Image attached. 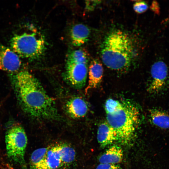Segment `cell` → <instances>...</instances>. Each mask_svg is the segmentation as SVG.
Segmentation results:
<instances>
[{"instance_id":"obj_2","label":"cell","mask_w":169,"mask_h":169,"mask_svg":"<svg viewBox=\"0 0 169 169\" xmlns=\"http://www.w3.org/2000/svg\"><path fill=\"white\" fill-rule=\"evenodd\" d=\"M134 48L131 39L127 33L120 30H113L106 35L101 45L102 61L111 69L125 70L133 61Z\"/></svg>"},{"instance_id":"obj_18","label":"cell","mask_w":169,"mask_h":169,"mask_svg":"<svg viewBox=\"0 0 169 169\" xmlns=\"http://www.w3.org/2000/svg\"><path fill=\"white\" fill-rule=\"evenodd\" d=\"M122 102L112 99H108L105 104V110L106 114L113 113L120 108Z\"/></svg>"},{"instance_id":"obj_15","label":"cell","mask_w":169,"mask_h":169,"mask_svg":"<svg viewBox=\"0 0 169 169\" xmlns=\"http://www.w3.org/2000/svg\"><path fill=\"white\" fill-rule=\"evenodd\" d=\"M49 147L39 148L34 150L30 158L32 169H49L46 162V155Z\"/></svg>"},{"instance_id":"obj_20","label":"cell","mask_w":169,"mask_h":169,"mask_svg":"<svg viewBox=\"0 0 169 169\" xmlns=\"http://www.w3.org/2000/svg\"><path fill=\"white\" fill-rule=\"evenodd\" d=\"M96 169H122L118 164L100 163L97 166Z\"/></svg>"},{"instance_id":"obj_7","label":"cell","mask_w":169,"mask_h":169,"mask_svg":"<svg viewBox=\"0 0 169 169\" xmlns=\"http://www.w3.org/2000/svg\"><path fill=\"white\" fill-rule=\"evenodd\" d=\"M151 80L148 91L154 95L161 94L168 88L169 83L168 69L163 61L158 60L155 62L151 69Z\"/></svg>"},{"instance_id":"obj_14","label":"cell","mask_w":169,"mask_h":169,"mask_svg":"<svg viewBox=\"0 0 169 169\" xmlns=\"http://www.w3.org/2000/svg\"><path fill=\"white\" fill-rule=\"evenodd\" d=\"M151 122L155 126L162 129H169V113L162 110L153 108L149 110Z\"/></svg>"},{"instance_id":"obj_1","label":"cell","mask_w":169,"mask_h":169,"mask_svg":"<svg viewBox=\"0 0 169 169\" xmlns=\"http://www.w3.org/2000/svg\"><path fill=\"white\" fill-rule=\"evenodd\" d=\"M15 80L18 98L28 115L37 119L56 120L60 118L54 100L29 71H19Z\"/></svg>"},{"instance_id":"obj_4","label":"cell","mask_w":169,"mask_h":169,"mask_svg":"<svg viewBox=\"0 0 169 169\" xmlns=\"http://www.w3.org/2000/svg\"><path fill=\"white\" fill-rule=\"evenodd\" d=\"M45 41L36 28L14 35L11 39V49L20 57L34 59L40 57L45 49Z\"/></svg>"},{"instance_id":"obj_12","label":"cell","mask_w":169,"mask_h":169,"mask_svg":"<svg viewBox=\"0 0 169 169\" xmlns=\"http://www.w3.org/2000/svg\"><path fill=\"white\" fill-rule=\"evenodd\" d=\"M123 152L121 147L116 145L110 146L99 157L100 163L118 164L122 161Z\"/></svg>"},{"instance_id":"obj_13","label":"cell","mask_w":169,"mask_h":169,"mask_svg":"<svg viewBox=\"0 0 169 169\" xmlns=\"http://www.w3.org/2000/svg\"><path fill=\"white\" fill-rule=\"evenodd\" d=\"M90 31L86 26L77 24L73 26L70 32L72 43L75 46H80L86 42L89 37Z\"/></svg>"},{"instance_id":"obj_17","label":"cell","mask_w":169,"mask_h":169,"mask_svg":"<svg viewBox=\"0 0 169 169\" xmlns=\"http://www.w3.org/2000/svg\"><path fill=\"white\" fill-rule=\"evenodd\" d=\"M60 153L62 165L72 163L75 159L76 153L74 149L70 145L60 144Z\"/></svg>"},{"instance_id":"obj_3","label":"cell","mask_w":169,"mask_h":169,"mask_svg":"<svg viewBox=\"0 0 169 169\" xmlns=\"http://www.w3.org/2000/svg\"><path fill=\"white\" fill-rule=\"evenodd\" d=\"M137 107L129 102H122L120 108L113 113L106 114V121L115 131L117 141L128 145L133 141L140 121Z\"/></svg>"},{"instance_id":"obj_9","label":"cell","mask_w":169,"mask_h":169,"mask_svg":"<svg viewBox=\"0 0 169 169\" xmlns=\"http://www.w3.org/2000/svg\"><path fill=\"white\" fill-rule=\"evenodd\" d=\"M68 115L74 119L84 116L87 113L88 107L86 102L82 98L75 97L69 100L65 105Z\"/></svg>"},{"instance_id":"obj_6","label":"cell","mask_w":169,"mask_h":169,"mask_svg":"<svg viewBox=\"0 0 169 169\" xmlns=\"http://www.w3.org/2000/svg\"><path fill=\"white\" fill-rule=\"evenodd\" d=\"M27 141L24 129L21 125H13L6 132L5 141L7 156L11 161L23 169H27L24 156Z\"/></svg>"},{"instance_id":"obj_16","label":"cell","mask_w":169,"mask_h":169,"mask_svg":"<svg viewBox=\"0 0 169 169\" xmlns=\"http://www.w3.org/2000/svg\"><path fill=\"white\" fill-rule=\"evenodd\" d=\"M60 144L49 146L46 161L49 169H56L62 165L60 153Z\"/></svg>"},{"instance_id":"obj_5","label":"cell","mask_w":169,"mask_h":169,"mask_svg":"<svg viewBox=\"0 0 169 169\" xmlns=\"http://www.w3.org/2000/svg\"><path fill=\"white\" fill-rule=\"evenodd\" d=\"M88 56L83 49L73 50L68 55L64 77L73 87L81 89L85 84L88 72Z\"/></svg>"},{"instance_id":"obj_11","label":"cell","mask_w":169,"mask_h":169,"mask_svg":"<svg viewBox=\"0 0 169 169\" xmlns=\"http://www.w3.org/2000/svg\"><path fill=\"white\" fill-rule=\"evenodd\" d=\"M103 73L102 64L97 60L92 61L89 67L88 84L86 91H87L97 87L102 80Z\"/></svg>"},{"instance_id":"obj_10","label":"cell","mask_w":169,"mask_h":169,"mask_svg":"<svg viewBox=\"0 0 169 169\" xmlns=\"http://www.w3.org/2000/svg\"><path fill=\"white\" fill-rule=\"evenodd\" d=\"M97 140L100 147L102 148L117 141L115 131L106 121L103 122L99 125L97 132Z\"/></svg>"},{"instance_id":"obj_21","label":"cell","mask_w":169,"mask_h":169,"mask_svg":"<svg viewBox=\"0 0 169 169\" xmlns=\"http://www.w3.org/2000/svg\"><path fill=\"white\" fill-rule=\"evenodd\" d=\"M0 169H15L5 161L0 154Z\"/></svg>"},{"instance_id":"obj_8","label":"cell","mask_w":169,"mask_h":169,"mask_svg":"<svg viewBox=\"0 0 169 169\" xmlns=\"http://www.w3.org/2000/svg\"><path fill=\"white\" fill-rule=\"evenodd\" d=\"M20 57L11 49L0 45V69L10 73L18 71L22 64Z\"/></svg>"},{"instance_id":"obj_23","label":"cell","mask_w":169,"mask_h":169,"mask_svg":"<svg viewBox=\"0 0 169 169\" xmlns=\"http://www.w3.org/2000/svg\"><path fill=\"white\" fill-rule=\"evenodd\" d=\"M151 8L152 10L156 13H158L159 11V8L158 3L155 1L152 3Z\"/></svg>"},{"instance_id":"obj_22","label":"cell","mask_w":169,"mask_h":169,"mask_svg":"<svg viewBox=\"0 0 169 169\" xmlns=\"http://www.w3.org/2000/svg\"><path fill=\"white\" fill-rule=\"evenodd\" d=\"M98 1H94V2L93 1H92V2H88L86 3L87 4L89 5L86 4V8L87 9L89 10H92L95 7L96 5L98 3Z\"/></svg>"},{"instance_id":"obj_19","label":"cell","mask_w":169,"mask_h":169,"mask_svg":"<svg viewBox=\"0 0 169 169\" xmlns=\"http://www.w3.org/2000/svg\"><path fill=\"white\" fill-rule=\"evenodd\" d=\"M133 8L136 12L141 13L145 12L147 9L148 6L145 2L139 1L134 3Z\"/></svg>"}]
</instances>
